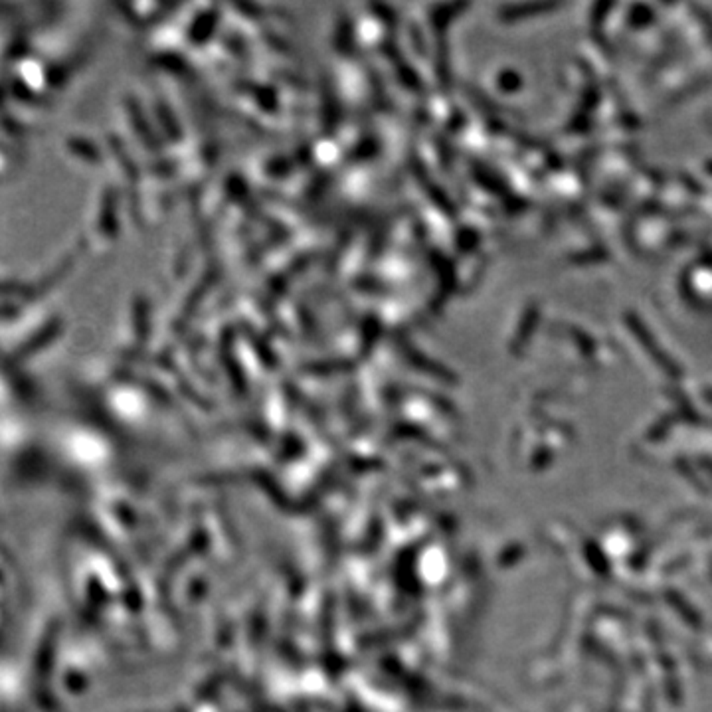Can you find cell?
<instances>
[{
    "mask_svg": "<svg viewBox=\"0 0 712 712\" xmlns=\"http://www.w3.org/2000/svg\"><path fill=\"white\" fill-rule=\"evenodd\" d=\"M55 333H58V323H50V325H46V327H42V329L38 330V333H36L34 337H30V339L24 340L22 344L18 347V351L14 352L12 361H14V362H22V361H26V358H30V356H34L36 352L42 351L46 344H48L50 340L54 339Z\"/></svg>",
    "mask_w": 712,
    "mask_h": 712,
    "instance_id": "1",
    "label": "cell"
},
{
    "mask_svg": "<svg viewBox=\"0 0 712 712\" xmlns=\"http://www.w3.org/2000/svg\"><path fill=\"white\" fill-rule=\"evenodd\" d=\"M14 315H18V307H16V305H12V303L0 305V321H2V318H12Z\"/></svg>",
    "mask_w": 712,
    "mask_h": 712,
    "instance_id": "2",
    "label": "cell"
}]
</instances>
